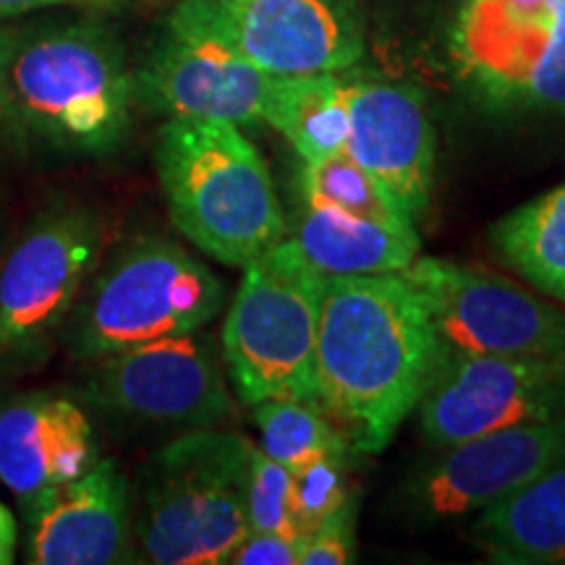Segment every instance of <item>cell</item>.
Returning a JSON list of instances; mask_svg holds the SVG:
<instances>
[{
	"instance_id": "cell-25",
	"label": "cell",
	"mask_w": 565,
	"mask_h": 565,
	"mask_svg": "<svg viewBox=\"0 0 565 565\" xmlns=\"http://www.w3.org/2000/svg\"><path fill=\"white\" fill-rule=\"evenodd\" d=\"M291 471L252 445L249 482H246V521L249 532H275L291 540H301L296 532L291 508H288ZM307 542V540H301Z\"/></svg>"
},
{
	"instance_id": "cell-26",
	"label": "cell",
	"mask_w": 565,
	"mask_h": 565,
	"mask_svg": "<svg viewBox=\"0 0 565 565\" xmlns=\"http://www.w3.org/2000/svg\"><path fill=\"white\" fill-rule=\"evenodd\" d=\"M356 500H349L303 542L299 565H345L356 555Z\"/></svg>"
},
{
	"instance_id": "cell-17",
	"label": "cell",
	"mask_w": 565,
	"mask_h": 565,
	"mask_svg": "<svg viewBox=\"0 0 565 565\" xmlns=\"http://www.w3.org/2000/svg\"><path fill=\"white\" fill-rule=\"evenodd\" d=\"M97 463L87 414L53 393L0 401V482L30 503Z\"/></svg>"
},
{
	"instance_id": "cell-10",
	"label": "cell",
	"mask_w": 565,
	"mask_h": 565,
	"mask_svg": "<svg viewBox=\"0 0 565 565\" xmlns=\"http://www.w3.org/2000/svg\"><path fill=\"white\" fill-rule=\"evenodd\" d=\"M454 53L490 95L565 116V0H466Z\"/></svg>"
},
{
	"instance_id": "cell-12",
	"label": "cell",
	"mask_w": 565,
	"mask_h": 565,
	"mask_svg": "<svg viewBox=\"0 0 565 565\" xmlns=\"http://www.w3.org/2000/svg\"><path fill=\"white\" fill-rule=\"evenodd\" d=\"M84 395L95 406L160 427L204 429L228 419L233 398L210 338L186 333L97 359Z\"/></svg>"
},
{
	"instance_id": "cell-3",
	"label": "cell",
	"mask_w": 565,
	"mask_h": 565,
	"mask_svg": "<svg viewBox=\"0 0 565 565\" xmlns=\"http://www.w3.org/2000/svg\"><path fill=\"white\" fill-rule=\"evenodd\" d=\"M3 76L24 137L53 150L108 154L129 131L134 82L97 26L6 30Z\"/></svg>"
},
{
	"instance_id": "cell-13",
	"label": "cell",
	"mask_w": 565,
	"mask_h": 565,
	"mask_svg": "<svg viewBox=\"0 0 565 565\" xmlns=\"http://www.w3.org/2000/svg\"><path fill=\"white\" fill-rule=\"evenodd\" d=\"M215 24L244 58L273 76L335 74L362 58L349 0H207Z\"/></svg>"
},
{
	"instance_id": "cell-24",
	"label": "cell",
	"mask_w": 565,
	"mask_h": 565,
	"mask_svg": "<svg viewBox=\"0 0 565 565\" xmlns=\"http://www.w3.org/2000/svg\"><path fill=\"white\" fill-rule=\"evenodd\" d=\"M349 500H353L349 487V456H328L291 471L288 508H291L294 526L301 540H309Z\"/></svg>"
},
{
	"instance_id": "cell-1",
	"label": "cell",
	"mask_w": 565,
	"mask_h": 565,
	"mask_svg": "<svg viewBox=\"0 0 565 565\" xmlns=\"http://www.w3.org/2000/svg\"><path fill=\"white\" fill-rule=\"evenodd\" d=\"M440 341L401 273L328 275L317 328V404L353 454H380L419 406Z\"/></svg>"
},
{
	"instance_id": "cell-28",
	"label": "cell",
	"mask_w": 565,
	"mask_h": 565,
	"mask_svg": "<svg viewBox=\"0 0 565 565\" xmlns=\"http://www.w3.org/2000/svg\"><path fill=\"white\" fill-rule=\"evenodd\" d=\"M3 51H6V30H0V158H6L13 147L21 145L24 131L17 121V113L9 100V89H6L3 76Z\"/></svg>"
},
{
	"instance_id": "cell-23",
	"label": "cell",
	"mask_w": 565,
	"mask_h": 565,
	"mask_svg": "<svg viewBox=\"0 0 565 565\" xmlns=\"http://www.w3.org/2000/svg\"><path fill=\"white\" fill-rule=\"evenodd\" d=\"M299 179L303 200L328 204L366 221L414 228V217L393 200L383 183L345 152L322 162H303Z\"/></svg>"
},
{
	"instance_id": "cell-21",
	"label": "cell",
	"mask_w": 565,
	"mask_h": 565,
	"mask_svg": "<svg viewBox=\"0 0 565 565\" xmlns=\"http://www.w3.org/2000/svg\"><path fill=\"white\" fill-rule=\"evenodd\" d=\"M492 246L536 291L565 303V183L508 212L492 228Z\"/></svg>"
},
{
	"instance_id": "cell-5",
	"label": "cell",
	"mask_w": 565,
	"mask_h": 565,
	"mask_svg": "<svg viewBox=\"0 0 565 565\" xmlns=\"http://www.w3.org/2000/svg\"><path fill=\"white\" fill-rule=\"evenodd\" d=\"M328 275L282 238L244 267L223 324V359L244 404L317 401V328Z\"/></svg>"
},
{
	"instance_id": "cell-19",
	"label": "cell",
	"mask_w": 565,
	"mask_h": 565,
	"mask_svg": "<svg viewBox=\"0 0 565 565\" xmlns=\"http://www.w3.org/2000/svg\"><path fill=\"white\" fill-rule=\"evenodd\" d=\"M477 534L498 563L565 565V458L482 508Z\"/></svg>"
},
{
	"instance_id": "cell-6",
	"label": "cell",
	"mask_w": 565,
	"mask_h": 565,
	"mask_svg": "<svg viewBox=\"0 0 565 565\" xmlns=\"http://www.w3.org/2000/svg\"><path fill=\"white\" fill-rule=\"evenodd\" d=\"M223 307V282L181 244L145 236L124 246L71 315L68 345L84 362L160 338L196 333Z\"/></svg>"
},
{
	"instance_id": "cell-8",
	"label": "cell",
	"mask_w": 565,
	"mask_h": 565,
	"mask_svg": "<svg viewBox=\"0 0 565 565\" xmlns=\"http://www.w3.org/2000/svg\"><path fill=\"white\" fill-rule=\"evenodd\" d=\"M273 74L244 58L215 24L207 0H181L166 38L134 82V97L173 118L263 121Z\"/></svg>"
},
{
	"instance_id": "cell-2",
	"label": "cell",
	"mask_w": 565,
	"mask_h": 565,
	"mask_svg": "<svg viewBox=\"0 0 565 565\" xmlns=\"http://www.w3.org/2000/svg\"><path fill=\"white\" fill-rule=\"evenodd\" d=\"M154 168L173 225L217 263L246 267L286 238L270 168L236 124L171 118Z\"/></svg>"
},
{
	"instance_id": "cell-22",
	"label": "cell",
	"mask_w": 565,
	"mask_h": 565,
	"mask_svg": "<svg viewBox=\"0 0 565 565\" xmlns=\"http://www.w3.org/2000/svg\"><path fill=\"white\" fill-rule=\"evenodd\" d=\"M254 422L267 456L286 466L288 471L320 461L328 456H351L353 448L345 443L335 422L324 414L317 401L273 398L254 404Z\"/></svg>"
},
{
	"instance_id": "cell-14",
	"label": "cell",
	"mask_w": 565,
	"mask_h": 565,
	"mask_svg": "<svg viewBox=\"0 0 565 565\" xmlns=\"http://www.w3.org/2000/svg\"><path fill=\"white\" fill-rule=\"evenodd\" d=\"M414 490L427 519H458L498 503L565 458V414L494 429L443 448Z\"/></svg>"
},
{
	"instance_id": "cell-11",
	"label": "cell",
	"mask_w": 565,
	"mask_h": 565,
	"mask_svg": "<svg viewBox=\"0 0 565 565\" xmlns=\"http://www.w3.org/2000/svg\"><path fill=\"white\" fill-rule=\"evenodd\" d=\"M100 249V223L82 207H55L26 228L0 267V356L32 353L51 341Z\"/></svg>"
},
{
	"instance_id": "cell-29",
	"label": "cell",
	"mask_w": 565,
	"mask_h": 565,
	"mask_svg": "<svg viewBox=\"0 0 565 565\" xmlns=\"http://www.w3.org/2000/svg\"><path fill=\"white\" fill-rule=\"evenodd\" d=\"M19 545V526L13 513L0 503V565L13 563V555H17Z\"/></svg>"
},
{
	"instance_id": "cell-20",
	"label": "cell",
	"mask_w": 565,
	"mask_h": 565,
	"mask_svg": "<svg viewBox=\"0 0 565 565\" xmlns=\"http://www.w3.org/2000/svg\"><path fill=\"white\" fill-rule=\"evenodd\" d=\"M349 82L335 74L273 76L263 121L291 141L303 162L343 152L349 137Z\"/></svg>"
},
{
	"instance_id": "cell-30",
	"label": "cell",
	"mask_w": 565,
	"mask_h": 565,
	"mask_svg": "<svg viewBox=\"0 0 565 565\" xmlns=\"http://www.w3.org/2000/svg\"><path fill=\"white\" fill-rule=\"evenodd\" d=\"M71 3V0H0V19L24 17V13L47 9V6Z\"/></svg>"
},
{
	"instance_id": "cell-15",
	"label": "cell",
	"mask_w": 565,
	"mask_h": 565,
	"mask_svg": "<svg viewBox=\"0 0 565 565\" xmlns=\"http://www.w3.org/2000/svg\"><path fill=\"white\" fill-rule=\"evenodd\" d=\"M30 563L110 565L131 561L129 484L118 466L100 461L24 503Z\"/></svg>"
},
{
	"instance_id": "cell-9",
	"label": "cell",
	"mask_w": 565,
	"mask_h": 565,
	"mask_svg": "<svg viewBox=\"0 0 565 565\" xmlns=\"http://www.w3.org/2000/svg\"><path fill=\"white\" fill-rule=\"evenodd\" d=\"M416 408L422 433L435 448L555 419L565 414V359L440 351Z\"/></svg>"
},
{
	"instance_id": "cell-7",
	"label": "cell",
	"mask_w": 565,
	"mask_h": 565,
	"mask_svg": "<svg viewBox=\"0 0 565 565\" xmlns=\"http://www.w3.org/2000/svg\"><path fill=\"white\" fill-rule=\"evenodd\" d=\"M401 275L427 303L440 351L565 359V307L498 275L416 257Z\"/></svg>"
},
{
	"instance_id": "cell-4",
	"label": "cell",
	"mask_w": 565,
	"mask_h": 565,
	"mask_svg": "<svg viewBox=\"0 0 565 565\" xmlns=\"http://www.w3.org/2000/svg\"><path fill=\"white\" fill-rule=\"evenodd\" d=\"M252 443L221 429H189L145 471L139 542L158 565L228 563L249 534L246 482Z\"/></svg>"
},
{
	"instance_id": "cell-27",
	"label": "cell",
	"mask_w": 565,
	"mask_h": 565,
	"mask_svg": "<svg viewBox=\"0 0 565 565\" xmlns=\"http://www.w3.org/2000/svg\"><path fill=\"white\" fill-rule=\"evenodd\" d=\"M301 540L275 532H249L233 550L228 563L236 565H299Z\"/></svg>"
},
{
	"instance_id": "cell-16",
	"label": "cell",
	"mask_w": 565,
	"mask_h": 565,
	"mask_svg": "<svg viewBox=\"0 0 565 565\" xmlns=\"http://www.w3.org/2000/svg\"><path fill=\"white\" fill-rule=\"evenodd\" d=\"M349 137L343 152L370 171L408 215L429 204L435 129L419 92L383 82L349 84Z\"/></svg>"
},
{
	"instance_id": "cell-18",
	"label": "cell",
	"mask_w": 565,
	"mask_h": 565,
	"mask_svg": "<svg viewBox=\"0 0 565 565\" xmlns=\"http://www.w3.org/2000/svg\"><path fill=\"white\" fill-rule=\"evenodd\" d=\"M291 242L324 275L401 273L419 257V233L301 200Z\"/></svg>"
}]
</instances>
